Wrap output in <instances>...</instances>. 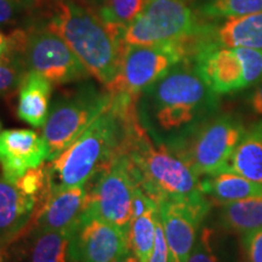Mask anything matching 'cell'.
Returning <instances> with one entry per match:
<instances>
[{
    "mask_svg": "<svg viewBox=\"0 0 262 262\" xmlns=\"http://www.w3.org/2000/svg\"><path fill=\"white\" fill-rule=\"evenodd\" d=\"M2 129H3V124H2V122H0V133H2V131H3Z\"/></svg>",
    "mask_w": 262,
    "mask_h": 262,
    "instance_id": "36",
    "label": "cell"
},
{
    "mask_svg": "<svg viewBox=\"0 0 262 262\" xmlns=\"http://www.w3.org/2000/svg\"><path fill=\"white\" fill-rule=\"evenodd\" d=\"M210 206V202L202 204L165 202L158 205L170 262H187L198 237L199 226Z\"/></svg>",
    "mask_w": 262,
    "mask_h": 262,
    "instance_id": "13",
    "label": "cell"
},
{
    "mask_svg": "<svg viewBox=\"0 0 262 262\" xmlns=\"http://www.w3.org/2000/svg\"><path fill=\"white\" fill-rule=\"evenodd\" d=\"M203 28L187 0H146L139 16L126 27V45H157L179 41Z\"/></svg>",
    "mask_w": 262,
    "mask_h": 262,
    "instance_id": "9",
    "label": "cell"
},
{
    "mask_svg": "<svg viewBox=\"0 0 262 262\" xmlns=\"http://www.w3.org/2000/svg\"><path fill=\"white\" fill-rule=\"evenodd\" d=\"M135 185L125 157L119 155L88 183L89 203L85 215L129 229Z\"/></svg>",
    "mask_w": 262,
    "mask_h": 262,
    "instance_id": "10",
    "label": "cell"
},
{
    "mask_svg": "<svg viewBox=\"0 0 262 262\" xmlns=\"http://www.w3.org/2000/svg\"><path fill=\"white\" fill-rule=\"evenodd\" d=\"M210 234L211 232L208 228L202 229L196 237L195 244L189 254L187 262H219L210 245Z\"/></svg>",
    "mask_w": 262,
    "mask_h": 262,
    "instance_id": "27",
    "label": "cell"
},
{
    "mask_svg": "<svg viewBox=\"0 0 262 262\" xmlns=\"http://www.w3.org/2000/svg\"><path fill=\"white\" fill-rule=\"evenodd\" d=\"M249 103H250L251 111L257 116L262 117V80L261 83L255 88L253 93L249 98Z\"/></svg>",
    "mask_w": 262,
    "mask_h": 262,
    "instance_id": "32",
    "label": "cell"
},
{
    "mask_svg": "<svg viewBox=\"0 0 262 262\" xmlns=\"http://www.w3.org/2000/svg\"><path fill=\"white\" fill-rule=\"evenodd\" d=\"M17 4L19 3L16 0H0V25L8 24L14 19Z\"/></svg>",
    "mask_w": 262,
    "mask_h": 262,
    "instance_id": "31",
    "label": "cell"
},
{
    "mask_svg": "<svg viewBox=\"0 0 262 262\" xmlns=\"http://www.w3.org/2000/svg\"><path fill=\"white\" fill-rule=\"evenodd\" d=\"M27 72L24 58L8 51L0 55V95L11 93L16 88L18 89Z\"/></svg>",
    "mask_w": 262,
    "mask_h": 262,
    "instance_id": "26",
    "label": "cell"
},
{
    "mask_svg": "<svg viewBox=\"0 0 262 262\" xmlns=\"http://www.w3.org/2000/svg\"><path fill=\"white\" fill-rule=\"evenodd\" d=\"M111 96L104 112L57 158L47 164L52 192L88 185L120 155L127 120L137 110L140 97L126 94Z\"/></svg>",
    "mask_w": 262,
    "mask_h": 262,
    "instance_id": "3",
    "label": "cell"
},
{
    "mask_svg": "<svg viewBox=\"0 0 262 262\" xmlns=\"http://www.w3.org/2000/svg\"><path fill=\"white\" fill-rule=\"evenodd\" d=\"M155 209H158V204L136 182L135 188H134L133 205H131V220L140 217V216L150 210H155Z\"/></svg>",
    "mask_w": 262,
    "mask_h": 262,
    "instance_id": "28",
    "label": "cell"
},
{
    "mask_svg": "<svg viewBox=\"0 0 262 262\" xmlns=\"http://www.w3.org/2000/svg\"><path fill=\"white\" fill-rule=\"evenodd\" d=\"M8 47V37H5L2 32H0V55H3Z\"/></svg>",
    "mask_w": 262,
    "mask_h": 262,
    "instance_id": "34",
    "label": "cell"
},
{
    "mask_svg": "<svg viewBox=\"0 0 262 262\" xmlns=\"http://www.w3.org/2000/svg\"><path fill=\"white\" fill-rule=\"evenodd\" d=\"M221 225L237 233H249L262 228V195L222 205Z\"/></svg>",
    "mask_w": 262,
    "mask_h": 262,
    "instance_id": "21",
    "label": "cell"
},
{
    "mask_svg": "<svg viewBox=\"0 0 262 262\" xmlns=\"http://www.w3.org/2000/svg\"><path fill=\"white\" fill-rule=\"evenodd\" d=\"M24 61L28 71L38 72L55 85L85 79L90 74L67 42L49 29L28 35Z\"/></svg>",
    "mask_w": 262,
    "mask_h": 262,
    "instance_id": "11",
    "label": "cell"
},
{
    "mask_svg": "<svg viewBox=\"0 0 262 262\" xmlns=\"http://www.w3.org/2000/svg\"><path fill=\"white\" fill-rule=\"evenodd\" d=\"M89 203L88 185L52 192L45 205L34 216L28 232L75 229Z\"/></svg>",
    "mask_w": 262,
    "mask_h": 262,
    "instance_id": "15",
    "label": "cell"
},
{
    "mask_svg": "<svg viewBox=\"0 0 262 262\" xmlns=\"http://www.w3.org/2000/svg\"><path fill=\"white\" fill-rule=\"evenodd\" d=\"M196 71L216 95L245 89L262 79V54L256 49L228 48L214 37L199 48L194 57Z\"/></svg>",
    "mask_w": 262,
    "mask_h": 262,
    "instance_id": "6",
    "label": "cell"
},
{
    "mask_svg": "<svg viewBox=\"0 0 262 262\" xmlns=\"http://www.w3.org/2000/svg\"><path fill=\"white\" fill-rule=\"evenodd\" d=\"M112 262H140L139 258H137L135 255H133V253H127L126 255H124V256L117 258V260H114Z\"/></svg>",
    "mask_w": 262,
    "mask_h": 262,
    "instance_id": "33",
    "label": "cell"
},
{
    "mask_svg": "<svg viewBox=\"0 0 262 262\" xmlns=\"http://www.w3.org/2000/svg\"><path fill=\"white\" fill-rule=\"evenodd\" d=\"M245 131L231 116L208 118L166 145L202 179L227 169Z\"/></svg>",
    "mask_w": 262,
    "mask_h": 262,
    "instance_id": "5",
    "label": "cell"
},
{
    "mask_svg": "<svg viewBox=\"0 0 262 262\" xmlns=\"http://www.w3.org/2000/svg\"><path fill=\"white\" fill-rule=\"evenodd\" d=\"M48 160L44 137L34 130L10 129L0 133V168L3 179L15 183L29 169Z\"/></svg>",
    "mask_w": 262,
    "mask_h": 262,
    "instance_id": "14",
    "label": "cell"
},
{
    "mask_svg": "<svg viewBox=\"0 0 262 262\" xmlns=\"http://www.w3.org/2000/svg\"><path fill=\"white\" fill-rule=\"evenodd\" d=\"M120 155L125 157L135 181L158 205L210 202L203 192L202 179L166 143L149 135L137 110L127 120Z\"/></svg>",
    "mask_w": 262,
    "mask_h": 262,
    "instance_id": "2",
    "label": "cell"
},
{
    "mask_svg": "<svg viewBox=\"0 0 262 262\" xmlns=\"http://www.w3.org/2000/svg\"><path fill=\"white\" fill-rule=\"evenodd\" d=\"M16 2H18V3H22V2H24V0H16Z\"/></svg>",
    "mask_w": 262,
    "mask_h": 262,
    "instance_id": "37",
    "label": "cell"
},
{
    "mask_svg": "<svg viewBox=\"0 0 262 262\" xmlns=\"http://www.w3.org/2000/svg\"><path fill=\"white\" fill-rule=\"evenodd\" d=\"M262 11V0H205L201 12L212 19H228Z\"/></svg>",
    "mask_w": 262,
    "mask_h": 262,
    "instance_id": "24",
    "label": "cell"
},
{
    "mask_svg": "<svg viewBox=\"0 0 262 262\" xmlns=\"http://www.w3.org/2000/svg\"><path fill=\"white\" fill-rule=\"evenodd\" d=\"M74 231H34L29 262H67L71 237Z\"/></svg>",
    "mask_w": 262,
    "mask_h": 262,
    "instance_id": "22",
    "label": "cell"
},
{
    "mask_svg": "<svg viewBox=\"0 0 262 262\" xmlns=\"http://www.w3.org/2000/svg\"><path fill=\"white\" fill-rule=\"evenodd\" d=\"M212 37L224 47L262 50V11L244 17L226 19L212 31Z\"/></svg>",
    "mask_w": 262,
    "mask_h": 262,
    "instance_id": "19",
    "label": "cell"
},
{
    "mask_svg": "<svg viewBox=\"0 0 262 262\" xmlns=\"http://www.w3.org/2000/svg\"><path fill=\"white\" fill-rule=\"evenodd\" d=\"M226 170L262 186V122L245 131Z\"/></svg>",
    "mask_w": 262,
    "mask_h": 262,
    "instance_id": "20",
    "label": "cell"
},
{
    "mask_svg": "<svg viewBox=\"0 0 262 262\" xmlns=\"http://www.w3.org/2000/svg\"><path fill=\"white\" fill-rule=\"evenodd\" d=\"M183 60H187V52L182 40L157 45H126L119 73L106 85V89L111 94L140 97L147 88Z\"/></svg>",
    "mask_w": 262,
    "mask_h": 262,
    "instance_id": "8",
    "label": "cell"
},
{
    "mask_svg": "<svg viewBox=\"0 0 262 262\" xmlns=\"http://www.w3.org/2000/svg\"><path fill=\"white\" fill-rule=\"evenodd\" d=\"M158 209L150 210L131 220L127 229L130 251L140 262H148L156 242V226Z\"/></svg>",
    "mask_w": 262,
    "mask_h": 262,
    "instance_id": "23",
    "label": "cell"
},
{
    "mask_svg": "<svg viewBox=\"0 0 262 262\" xmlns=\"http://www.w3.org/2000/svg\"><path fill=\"white\" fill-rule=\"evenodd\" d=\"M148 262H170L169 247H168V243H166L165 233H164V228H163L162 221H160L159 212H158V216H157L155 247H153L152 254H150Z\"/></svg>",
    "mask_w": 262,
    "mask_h": 262,
    "instance_id": "29",
    "label": "cell"
},
{
    "mask_svg": "<svg viewBox=\"0 0 262 262\" xmlns=\"http://www.w3.org/2000/svg\"><path fill=\"white\" fill-rule=\"evenodd\" d=\"M127 253H130L127 229L84 214L71 237L68 260L112 262Z\"/></svg>",
    "mask_w": 262,
    "mask_h": 262,
    "instance_id": "12",
    "label": "cell"
},
{
    "mask_svg": "<svg viewBox=\"0 0 262 262\" xmlns=\"http://www.w3.org/2000/svg\"><path fill=\"white\" fill-rule=\"evenodd\" d=\"M6 261V248L0 247V262Z\"/></svg>",
    "mask_w": 262,
    "mask_h": 262,
    "instance_id": "35",
    "label": "cell"
},
{
    "mask_svg": "<svg viewBox=\"0 0 262 262\" xmlns=\"http://www.w3.org/2000/svg\"><path fill=\"white\" fill-rule=\"evenodd\" d=\"M47 78L38 72L28 71L18 88L17 117L22 122L34 127H40L50 113L52 86Z\"/></svg>",
    "mask_w": 262,
    "mask_h": 262,
    "instance_id": "17",
    "label": "cell"
},
{
    "mask_svg": "<svg viewBox=\"0 0 262 262\" xmlns=\"http://www.w3.org/2000/svg\"><path fill=\"white\" fill-rule=\"evenodd\" d=\"M215 106L216 94L201 77L194 62L183 60L141 94L137 112L153 139L162 141L168 135L170 141L208 119Z\"/></svg>",
    "mask_w": 262,
    "mask_h": 262,
    "instance_id": "1",
    "label": "cell"
},
{
    "mask_svg": "<svg viewBox=\"0 0 262 262\" xmlns=\"http://www.w3.org/2000/svg\"><path fill=\"white\" fill-rule=\"evenodd\" d=\"M243 245L248 262H262V228L245 233Z\"/></svg>",
    "mask_w": 262,
    "mask_h": 262,
    "instance_id": "30",
    "label": "cell"
},
{
    "mask_svg": "<svg viewBox=\"0 0 262 262\" xmlns=\"http://www.w3.org/2000/svg\"><path fill=\"white\" fill-rule=\"evenodd\" d=\"M45 203L27 195L14 183L0 179V247L8 248L27 234L33 217Z\"/></svg>",
    "mask_w": 262,
    "mask_h": 262,
    "instance_id": "16",
    "label": "cell"
},
{
    "mask_svg": "<svg viewBox=\"0 0 262 262\" xmlns=\"http://www.w3.org/2000/svg\"><path fill=\"white\" fill-rule=\"evenodd\" d=\"M202 188L211 203L221 206L250 196L262 195V186L231 170L203 178Z\"/></svg>",
    "mask_w": 262,
    "mask_h": 262,
    "instance_id": "18",
    "label": "cell"
},
{
    "mask_svg": "<svg viewBox=\"0 0 262 262\" xmlns=\"http://www.w3.org/2000/svg\"><path fill=\"white\" fill-rule=\"evenodd\" d=\"M111 94L91 85L58 98L50 108L41 135L48 146V160L57 158L93 124L111 102Z\"/></svg>",
    "mask_w": 262,
    "mask_h": 262,
    "instance_id": "7",
    "label": "cell"
},
{
    "mask_svg": "<svg viewBox=\"0 0 262 262\" xmlns=\"http://www.w3.org/2000/svg\"><path fill=\"white\" fill-rule=\"evenodd\" d=\"M146 0H104L100 17L107 24H116L127 27L135 19Z\"/></svg>",
    "mask_w": 262,
    "mask_h": 262,
    "instance_id": "25",
    "label": "cell"
},
{
    "mask_svg": "<svg viewBox=\"0 0 262 262\" xmlns=\"http://www.w3.org/2000/svg\"><path fill=\"white\" fill-rule=\"evenodd\" d=\"M49 31L67 42L89 73L107 85L117 77L126 49V27L107 24L89 9L60 0L54 6Z\"/></svg>",
    "mask_w": 262,
    "mask_h": 262,
    "instance_id": "4",
    "label": "cell"
}]
</instances>
